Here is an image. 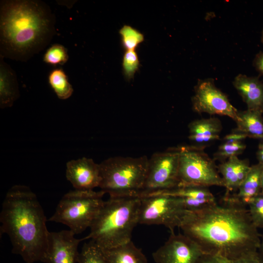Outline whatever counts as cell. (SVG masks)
<instances>
[{"mask_svg":"<svg viewBox=\"0 0 263 263\" xmlns=\"http://www.w3.org/2000/svg\"><path fill=\"white\" fill-rule=\"evenodd\" d=\"M223 201L188 211L179 228L204 254L232 261L258 251L261 237L245 206Z\"/></svg>","mask_w":263,"mask_h":263,"instance_id":"6da1fadb","label":"cell"},{"mask_svg":"<svg viewBox=\"0 0 263 263\" xmlns=\"http://www.w3.org/2000/svg\"><path fill=\"white\" fill-rule=\"evenodd\" d=\"M56 18L39 0L0 2V56L26 62L43 50L55 33Z\"/></svg>","mask_w":263,"mask_h":263,"instance_id":"7a4b0ae2","label":"cell"},{"mask_svg":"<svg viewBox=\"0 0 263 263\" xmlns=\"http://www.w3.org/2000/svg\"><path fill=\"white\" fill-rule=\"evenodd\" d=\"M37 195L28 187L15 185L7 192L0 214V235L11 241L14 254L26 263H45L50 232Z\"/></svg>","mask_w":263,"mask_h":263,"instance_id":"3957f363","label":"cell"},{"mask_svg":"<svg viewBox=\"0 0 263 263\" xmlns=\"http://www.w3.org/2000/svg\"><path fill=\"white\" fill-rule=\"evenodd\" d=\"M140 198L110 197L104 202L84 240L94 241L101 249L113 248L131 241L138 224Z\"/></svg>","mask_w":263,"mask_h":263,"instance_id":"277c9868","label":"cell"},{"mask_svg":"<svg viewBox=\"0 0 263 263\" xmlns=\"http://www.w3.org/2000/svg\"><path fill=\"white\" fill-rule=\"evenodd\" d=\"M149 160L139 157L116 156L99 164L101 191L110 197L136 196L143 190Z\"/></svg>","mask_w":263,"mask_h":263,"instance_id":"5b68a950","label":"cell"},{"mask_svg":"<svg viewBox=\"0 0 263 263\" xmlns=\"http://www.w3.org/2000/svg\"><path fill=\"white\" fill-rule=\"evenodd\" d=\"M106 194L100 190L75 189L66 193L48 221L66 225L75 235L90 228L101 209Z\"/></svg>","mask_w":263,"mask_h":263,"instance_id":"8992f818","label":"cell"},{"mask_svg":"<svg viewBox=\"0 0 263 263\" xmlns=\"http://www.w3.org/2000/svg\"><path fill=\"white\" fill-rule=\"evenodd\" d=\"M179 187H224L215 161L204 149L194 146L179 147Z\"/></svg>","mask_w":263,"mask_h":263,"instance_id":"52a82bcc","label":"cell"},{"mask_svg":"<svg viewBox=\"0 0 263 263\" xmlns=\"http://www.w3.org/2000/svg\"><path fill=\"white\" fill-rule=\"evenodd\" d=\"M140 198L138 224L162 225L170 233L180 227L184 217L188 211L181 200L176 197L163 194Z\"/></svg>","mask_w":263,"mask_h":263,"instance_id":"ba28073f","label":"cell"},{"mask_svg":"<svg viewBox=\"0 0 263 263\" xmlns=\"http://www.w3.org/2000/svg\"><path fill=\"white\" fill-rule=\"evenodd\" d=\"M179 154V147L154 153L149 160L143 190L136 196L178 187Z\"/></svg>","mask_w":263,"mask_h":263,"instance_id":"9c48e42d","label":"cell"},{"mask_svg":"<svg viewBox=\"0 0 263 263\" xmlns=\"http://www.w3.org/2000/svg\"><path fill=\"white\" fill-rule=\"evenodd\" d=\"M194 91L192 98L194 112L227 116L236 121L238 111L230 103L227 95L216 87L213 79L199 80Z\"/></svg>","mask_w":263,"mask_h":263,"instance_id":"30bf717a","label":"cell"},{"mask_svg":"<svg viewBox=\"0 0 263 263\" xmlns=\"http://www.w3.org/2000/svg\"><path fill=\"white\" fill-rule=\"evenodd\" d=\"M204 253L193 241L183 234H170L152 255L156 263H197Z\"/></svg>","mask_w":263,"mask_h":263,"instance_id":"8fae6325","label":"cell"},{"mask_svg":"<svg viewBox=\"0 0 263 263\" xmlns=\"http://www.w3.org/2000/svg\"><path fill=\"white\" fill-rule=\"evenodd\" d=\"M70 230L50 232L45 263H76L79 243L84 238L77 239Z\"/></svg>","mask_w":263,"mask_h":263,"instance_id":"7c38bea8","label":"cell"},{"mask_svg":"<svg viewBox=\"0 0 263 263\" xmlns=\"http://www.w3.org/2000/svg\"><path fill=\"white\" fill-rule=\"evenodd\" d=\"M66 176L77 190H93L99 187L101 181L99 164L86 157L67 162Z\"/></svg>","mask_w":263,"mask_h":263,"instance_id":"4fadbf2b","label":"cell"},{"mask_svg":"<svg viewBox=\"0 0 263 263\" xmlns=\"http://www.w3.org/2000/svg\"><path fill=\"white\" fill-rule=\"evenodd\" d=\"M163 194L179 198L187 211L199 210L216 203V199L208 188L199 186L179 187L139 195L140 197Z\"/></svg>","mask_w":263,"mask_h":263,"instance_id":"5bb4252c","label":"cell"},{"mask_svg":"<svg viewBox=\"0 0 263 263\" xmlns=\"http://www.w3.org/2000/svg\"><path fill=\"white\" fill-rule=\"evenodd\" d=\"M233 85L246 103L247 109L263 113V82L259 76L237 75Z\"/></svg>","mask_w":263,"mask_h":263,"instance_id":"9a60e30c","label":"cell"},{"mask_svg":"<svg viewBox=\"0 0 263 263\" xmlns=\"http://www.w3.org/2000/svg\"><path fill=\"white\" fill-rule=\"evenodd\" d=\"M190 141L193 146L204 149L206 147L219 139L222 130L220 120L216 117L195 120L188 125Z\"/></svg>","mask_w":263,"mask_h":263,"instance_id":"2e32d148","label":"cell"},{"mask_svg":"<svg viewBox=\"0 0 263 263\" xmlns=\"http://www.w3.org/2000/svg\"><path fill=\"white\" fill-rule=\"evenodd\" d=\"M248 159H240L233 156L221 162L217 167L221 174L226 194L238 191L250 168Z\"/></svg>","mask_w":263,"mask_h":263,"instance_id":"e0dca14e","label":"cell"},{"mask_svg":"<svg viewBox=\"0 0 263 263\" xmlns=\"http://www.w3.org/2000/svg\"><path fill=\"white\" fill-rule=\"evenodd\" d=\"M263 165L258 163L251 166L238 192L233 195L225 193L224 198L245 206L261 193V175Z\"/></svg>","mask_w":263,"mask_h":263,"instance_id":"ac0fdd59","label":"cell"},{"mask_svg":"<svg viewBox=\"0 0 263 263\" xmlns=\"http://www.w3.org/2000/svg\"><path fill=\"white\" fill-rule=\"evenodd\" d=\"M19 96L17 75L10 65L0 56V107H11Z\"/></svg>","mask_w":263,"mask_h":263,"instance_id":"d6986e66","label":"cell"},{"mask_svg":"<svg viewBox=\"0 0 263 263\" xmlns=\"http://www.w3.org/2000/svg\"><path fill=\"white\" fill-rule=\"evenodd\" d=\"M107 263H148L141 249L132 241L108 249H102Z\"/></svg>","mask_w":263,"mask_h":263,"instance_id":"ffe728a7","label":"cell"},{"mask_svg":"<svg viewBox=\"0 0 263 263\" xmlns=\"http://www.w3.org/2000/svg\"><path fill=\"white\" fill-rule=\"evenodd\" d=\"M262 113L247 109L238 111L235 121L237 128L234 131L244 134L247 137L263 140V117Z\"/></svg>","mask_w":263,"mask_h":263,"instance_id":"44dd1931","label":"cell"},{"mask_svg":"<svg viewBox=\"0 0 263 263\" xmlns=\"http://www.w3.org/2000/svg\"><path fill=\"white\" fill-rule=\"evenodd\" d=\"M48 82L57 96L60 99H67L73 93L74 90L68 80L67 75L61 68L54 69L49 73Z\"/></svg>","mask_w":263,"mask_h":263,"instance_id":"7402d4cb","label":"cell"},{"mask_svg":"<svg viewBox=\"0 0 263 263\" xmlns=\"http://www.w3.org/2000/svg\"><path fill=\"white\" fill-rule=\"evenodd\" d=\"M77 263H107L102 249L93 240L86 242L79 252Z\"/></svg>","mask_w":263,"mask_h":263,"instance_id":"603a6c76","label":"cell"},{"mask_svg":"<svg viewBox=\"0 0 263 263\" xmlns=\"http://www.w3.org/2000/svg\"><path fill=\"white\" fill-rule=\"evenodd\" d=\"M246 145L243 141L231 142L225 141L214 154L213 160L224 162L228 158L237 156L243 152Z\"/></svg>","mask_w":263,"mask_h":263,"instance_id":"cb8c5ba5","label":"cell"},{"mask_svg":"<svg viewBox=\"0 0 263 263\" xmlns=\"http://www.w3.org/2000/svg\"><path fill=\"white\" fill-rule=\"evenodd\" d=\"M121 42L124 49L135 50L144 40V35L136 29L129 25L123 26L119 30Z\"/></svg>","mask_w":263,"mask_h":263,"instance_id":"d4e9b609","label":"cell"},{"mask_svg":"<svg viewBox=\"0 0 263 263\" xmlns=\"http://www.w3.org/2000/svg\"><path fill=\"white\" fill-rule=\"evenodd\" d=\"M69 59L67 49L61 44L56 43L45 52L43 60L47 64L56 66L63 65Z\"/></svg>","mask_w":263,"mask_h":263,"instance_id":"484cf974","label":"cell"},{"mask_svg":"<svg viewBox=\"0 0 263 263\" xmlns=\"http://www.w3.org/2000/svg\"><path fill=\"white\" fill-rule=\"evenodd\" d=\"M250 219L257 228L263 227V193H261L247 205Z\"/></svg>","mask_w":263,"mask_h":263,"instance_id":"4316f807","label":"cell"},{"mask_svg":"<svg viewBox=\"0 0 263 263\" xmlns=\"http://www.w3.org/2000/svg\"><path fill=\"white\" fill-rule=\"evenodd\" d=\"M139 66V60L135 51H126L123 57L122 67L127 78L130 79L133 77L138 69Z\"/></svg>","mask_w":263,"mask_h":263,"instance_id":"83f0119b","label":"cell"},{"mask_svg":"<svg viewBox=\"0 0 263 263\" xmlns=\"http://www.w3.org/2000/svg\"><path fill=\"white\" fill-rule=\"evenodd\" d=\"M230 262L231 263H263V255L258 251H256Z\"/></svg>","mask_w":263,"mask_h":263,"instance_id":"f1b7e54d","label":"cell"},{"mask_svg":"<svg viewBox=\"0 0 263 263\" xmlns=\"http://www.w3.org/2000/svg\"><path fill=\"white\" fill-rule=\"evenodd\" d=\"M197 263H231V262L219 256L204 254Z\"/></svg>","mask_w":263,"mask_h":263,"instance_id":"f546056e","label":"cell"},{"mask_svg":"<svg viewBox=\"0 0 263 263\" xmlns=\"http://www.w3.org/2000/svg\"><path fill=\"white\" fill-rule=\"evenodd\" d=\"M253 65L260 75H263V52H260L256 55Z\"/></svg>","mask_w":263,"mask_h":263,"instance_id":"4dcf8cb0","label":"cell"},{"mask_svg":"<svg viewBox=\"0 0 263 263\" xmlns=\"http://www.w3.org/2000/svg\"><path fill=\"white\" fill-rule=\"evenodd\" d=\"M246 137L244 134L233 130L231 133L225 136L224 140L231 142L243 141Z\"/></svg>","mask_w":263,"mask_h":263,"instance_id":"1f68e13d","label":"cell"},{"mask_svg":"<svg viewBox=\"0 0 263 263\" xmlns=\"http://www.w3.org/2000/svg\"><path fill=\"white\" fill-rule=\"evenodd\" d=\"M256 156L259 163L263 165V140L260 142L258 146Z\"/></svg>","mask_w":263,"mask_h":263,"instance_id":"d6a6232c","label":"cell"},{"mask_svg":"<svg viewBox=\"0 0 263 263\" xmlns=\"http://www.w3.org/2000/svg\"><path fill=\"white\" fill-rule=\"evenodd\" d=\"M258 252L263 255V234L260 238V245L258 249Z\"/></svg>","mask_w":263,"mask_h":263,"instance_id":"836d02e7","label":"cell"},{"mask_svg":"<svg viewBox=\"0 0 263 263\" xmlns=\"http://www.w3.org/2000/svg\"><path fill=\"white\" fill-rule=\"evenodd\" d=\"M261 193H263V170L261 175Z\"/></svg>","mask_w":263,"mask_h":263,"instance_id":"e575fe53","label":"cell"},{"mask_svg":"<svg viewBox=\"0 0 263 263\" xmlns=\"http://www.w3.org/2000/svg\"><path fill=\"white\" fill-rule=\"evenodd\" d=\"M261 41L263 43V29L262 31V34H261Z\"/></svg>","mask_w":263,"mask_h":263,"instance_id":"d590c367","label":"cell"}]
</instances>
